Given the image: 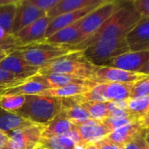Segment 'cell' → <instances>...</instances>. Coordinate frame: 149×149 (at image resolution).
I'll use <instances>...</instances> for the list:
<instances>
[{
  "mask_svg": "<svg viewBox=\"0 0 149 149\" xmlns=\"http://www.w3.org/2000/svg\"><path fill=\"white\" fill-rule=\"evenodd\" d=\"M141 18V17L133 6L132 1L121 2L115 12L85 41L75 46L68 47L75 51H82L100 40L123 38L136 25Z\"/></svg>",
  "mask_w": 149,
  "mask_h": 149,
  "instance_id": "cell-1",
  "label": "cell"
},
{
  "mask_svg": "<svg viewBox=\"0 0 149 149\" xmlns=\"http://www.w3.org/2000/svg\"><path fill=\"white\" fill-rule=\"evenodd\" d=\"M61 110V99L41 95H26L24 105L15 113L34 124L45 125Z\"/></svg>",
  "mask_w": 149,
  "mask_h": 149,
  "instance_id": "cell-2",
  "label": "cell"
},
{
  "mask_svg": "<svg viewBox=\"0 0 149 149\" xmlns=\"http://www.w3.org/2000/svg\"><path fill=\"white\" fill-rule=\"evenodd\" d=\"M96 68L97 66L85 58L82 51H75L41 67L38 74L60 73L91 81Z\"/></svg>",
  "mask_w": 149,
  "mask_h": 149,
  "instance_id": "cell-3",
  "label": "cell"
},
{
  "mask_svg": "<svg viewBox=\"0 0 149 149\" xmlns=\"http://www.w3.org/2000/svg\"><path fill=\"white\" fill-rule=\"evenodd\" d=\"M75 52L68 46H58L46 43H36L14 49L11 52L29 64L39 68L45 66L53 60Z\"/></svg>",
  "mask_w": 149,
  "mask_h": 149,
  "instance_id": "cell-4",
  "label": "cell"
},
{
  "mask_svg": "<svg viewBox=\"0 0 149 149\" xmlns=\"http://www.w3.org/2000/svg\"><path fill=\"white\" fill-rule=\"evenodd\" d=\"M128 52L125 37L100 40L82 50L85 58L97 67L104 66L111 58Z\"/></svg>",
  "mask_w": 149,
  "mask_h": 149,
  "instance_id": "cell-5",
  "label": "cell"
},
{
  "mask_svg": "<svg viewBox=\"0 0 149 149\" xmlns=\"http://www.w3.org/2000/svg\"><path fill=\"white\" fill-rule=\"evenodd\" d=\"M120 4L121 2L119 1L105 0L100 5L84 17L81 20L79 27V38L77 45L85 41L92 33L97 31L100 26L115 12Z\"/></svg>",
  "mask_w": 149,
  "mask_h": 149,
  "instance_id": "cell-6",
  "label": "cell"
},
{
  "mask_svg": "<svg viewBox=\"0 0 149 149\" xmlns=\"http://www.w3.org/2000/svg\"><path fill=\"white\" fill-rule=\"evenodd\" d=\"M149 51L128 52L108 60L104 66L148 75Z\"/></svg>",
  "mask_w": 149,
  "mask_h": 149,
  "instance_id": "cell-7",
  "label": "cell"
},
{
  "mask_svg": "<svg viewBox=\"0 0 149 149\" xmlns=\"http://www.w3.org/2000/svg\"><path fill=\"white\" fill-rule=\"evenodd\" d=\"M45 125L33 124L7 134L8 146L12 149H34L42 138Z\"/></svg>",
  "mask_w": 149,
  "mask_h": 149,
  "instance_id": "cell-8",
  "label": "cell"
},
{
  "mask_svg": "<svg viewBox=\"0 0 149 149\" xmlns=\"http://www.w3.org/2000/svg\"><path fill=\"white\" fill-rule=\"evenodd\" d=\"M147 77H148V75H145L138 72H127L110 66H100L96 68L91 81L96 84H103V83L133 84Z\"/></svg>",
  "mask_w": 149,
  "mask_h": 149,
  "instance_id": "cell-9",
  "label": "cell"
},
{
  "mask_svg": "<svg viewBox=\"0 0 149 149\" xmlns=\"http://www.w3.org/2000/svg\"><path fill=\"white\" fill-rule=\"evenodd\" d=\"M50 22L51 19L44 16L13 35L16 38L17 47L41 43L45 39V34Z\"/></svg>",
  "mask_w": 149,
  "mask_h": 149,
  "instance_id": "cell-10",
  "label": "cell"
},
{
  "mask_svg": "<svg viewBox=\"0 0 149 149\" xmlns=\"http://www.w3.org/2000/svg\"><path fill=\"white\" fill-rule=\"evenodd\" d=\"M44 16H45V12L28 3L26 0H17L12 22L11 34L15 35L17 32Z\"/></svg>",
  "mask_w": 149,
  "mask_h": 149,
  "instance_id": "cell-11",
  "label": "cell"
},
{
  "mask_svg": "<svg viewBox=\"0 0 149 149\" xmlns=\"http://www.w3.org/2000/svg\"><path fill=\"white\" fill-rule=\"evenodd\" d=\"M74 127L77 130L84 146L93 145L107 137L112 133L110 128L107 127L103 121L91 119L84 123L74 125Z\"/></svg>",
  "mask_w": 149,
  "mask_h": 149,
  "instance_id": "cell-12",
  "label": "cell"
},
{
  "mask_svg": "<svg viewBox=\"0 0 149 149\" xmlns=\"http://www.w3.org/2000/svg\"><path fill=\"white\" fill-rule=\"evenodd\" d=\"M129 52L149 51V17H141L125 36Z\"/></svg>",
  "mask_w": 149,
  "mask_h": 149,
  "instance_id": "cell-13",
  "label": "cell"
},
{
  "mask_svg": "<svg viewBox=\"0 0 149 149\" xmlns=\"http://www.w3.org/2000/svg\"><path fill=\"white\" fill-rule=\"evenodd\" d=\"M0 68L21 79H29L38 74L40 69L13 53H10L0 61Z\"/></svg>",
  "mask_w": 149,
  "mask_h": 149,
  "instance_id": "cell-14",
  "label": "cell"
},
{
  "mask_svg": "<svg viewBox=\"0 0 149 149\" xmlns=\"http://www.w3.org/2000/svg\"><path fill=\"white\" fill-rule=\"evenodd\" d=\"M100 4L93 5V6H89V7H86L83 9L74 10L72 12L65 13V14H62V15L52 19L48 24L47 29H46V31L45 34V39L49 38L50 36H52V34H54L58 31H59V30L75 23L76 21L83 18L84 17H86L87 14H89L91 11H93L95 8H97Z\"/></svg>",
  "mask_w": 149,
  "mask_h": 149,
  "instance_id": "cell-15",
  "label": "cell"
},
{
  "mask_svg": "<svg viewBox=\"0 0 149 149\" xmlns=\"http://www.w3.org/2000/svg\"><path fill=\"white\" fill-rule=\"evenodd\" d=\"M81 19L75 23L58 31L49 38L44 39L41 43H46L49 45L58 46H74L79 38V27Z\"/></svg>",
  "mask_w": 149,
  "mask_h": 149,
  "instance_id": "cell-16",
  "label": "cell"
},
{
  "mask_svg": "<svg viewBox=\"0 0 149 149\" xmlns=\"http://www.w3.org/2000/svg\"><path fill=\"white\" fill-rule=\"evenodd\" d=\"M95 85H96V83L87 80L84 84H70V85L54 88V89H47L45 91L41 92L40 93L37 94V95L57 98V99H61V100L68 99V98H72V97L80 95V94L89 91Z\"/></svg>",
  "mask_w": 149,
  "mask_h": 149,
  "instance_id": "cell-17",
  "label": "cell"
},
{
  "mask_svg": "<svg viewBox=\"0 0 149 149\" xmlns=\"http://www.w3.org/2000/svg\"><path fill=\"white\" fill-rule=\"evenodd\" d=\"M104 1L105 0H58V3L45 13V16L52 20L62 14L93 5H98Z\"/></svg>",
  "mask_w": 149,
  "mask_h": 149,
  "instance_id": "cell-18",
  "label": "cell"
},
{
  "mask_svg": "<svg viewBox=\"0 0 149 149\" xmlns=\"http://www.w3.org/2000/svg\"><path fill=\"white\" fill-rule=\"evenodd\" d=\"M32 80H35L47 89H54L61 86H65L70 84H84L87 80H82L73 76L60 74V73H48V74H36L31 77Z\"/></svg>",
  "mask_w": 149,
  "mask_h": 149,
  "instance_id": "cell-19",
  "label": "cell"
},
{
  "mask_svg": "<svg viewBox=\"0 0 149 149\" xmlns=\"http://www.w3.org/2000/svg\"><path fill=\"white\" fill-rule=\"evenodd\" d=\"M144 128L147 127H145L140 121L132 122L116 130H113L107 136V138L116 144L120 148L122 149L127 142L133 140Z\"/></svg>",
  "mask_w": 149,
  "mask_h": 149,
  "instance_id": "cell-20",
  "label": "cell"
},
{
  "mask_svg": "<svg viewBox=\"0 0 149 149\" xmlns=\"http://www.w3.org/2000/svg\"><path fill=\"white\" fill-rule=\"evenodd\" d=\"M74 125L65 118L62 112H60L51 121L45 125L42 133V138L49 139L64 135L71 131Z\"/></svg>",
  "mask_w": 149,
  "mask_h": 149,
  "instance_id": "cell-21",
  "label": "cell"
},
{
  "mask_svg": "<svg viewBox=\"0 0 149 149\" xmlns=\"http://www.w3.org/2000/svg\"><path fill=\"white\" fill-rule=\"evenodd\" d=\"M62 110L65 118L73 125H79L90 120L88 113L72 98L62 99Z\"/></svg>",
  "mask_w": 149,
  "mask_h": 149,
  "instance_id": "cell-22",
  "label": "cell"
},
{
  "mask_svg": "<svg viewBox=\"0 0 149 149\" xmlns=\"http://www.w3.org/2000/svg\"><path fill=\"white\" fill-rule=\"evenodd\" d=\"M133 84L103 83L99 85L107 101H122L127 100L130 98V92Z\"/></svg>",
  "mask_w": 149,
  "mask_h": 149,
  "instance_id": "cell-23",
  "label": "cell"
},
{
  "mask_svg": "<svg viewBox=\"0 0 149 149\" xmlns=\"http://www.w3.org/2000/svg\"><path fill=\"white\" fill-rule=\"evenodd\" d=\"M34 123L17 115L15 113L7 112L0 107V131L4 134H8L9 133L33 125Z\"/></svg>",
  "mask_w": 149,
  "mask_h": 149,
  "instance_id": "cell-24",
  "label": "cell"
},
{
  "mask_svg": "<svg viewBox=\"0 0 149 149\" xmlns=\"http://www.w3.org/2000/svg\"><path fill=\"white\" fill-rule=\"evenodd\" d=\"M45 90L47 88L45 86L29 78L23 83L8 88L3 95H37Z\"/></svg>",
  "mask_w": 149,
  "mask_h": 149,
  "instance_id": "cell-25",
  "label": "cell"
},
{
  "mask_svg": "<svg viewBox=\"0 0 149 149\" xmlns=\"http://www.w3.org/2000/svg\"><path fill=\"white\" fill-rule=\"evenodd\" d=\"M17 0H0V27L11 34L12 22Z\"/></svg>",
  "mask_w": 149,
  "mask_h": 149,
  "instance_id": "cell-26",
  "label": "cell"
},
{
  "mask_svg": "<svg viewBox=\"0 0 149 149\" xmlns=\"http://www.w3.org/2000/svg\"><path fill=\"white\" fill-rule=\"evenodd\" d=\"M38 145L47 149H84L66 134L49 139L41 138Z\"/></svg>",
  "mask_w": 149,
  "mask_h": 149,
  "instance_id": "cell-27",
  "label": "cell"
},
{
  "mask_svg": "<svg viewBox=\"0 0 149 149\" xmlns=\"http://www.w3.org/2000/svg\"><path fill=\"white\" fill-rule=\"evenodd\" d=\"M79 105L88 113L91 120L104 121L109 116L107 101H86Z\"/></svg>",
  "mask_w": 149,
  "mask_h": 149,
  "instance_id": "cell-28",
  "label": "cell"
},
{
  "mask_svg": "<svg viewBox=\"0 0 149 149\" xmlns=\"http://www.w3.org/2000/svg\"><path fill=\"white\" fill-rule=\"evenodd\" d=\"M148 108L149 96L128 99L127 100V113L137 118L142 119L145 116L148 115Z\"/></svg>",
  "mask_w": 149,
  "mask_h": 149,
  "instance_id": "cell-29",
  "label": "cell"
},
{
  "mask_svg": "<svg viewBox=\"0 0 149 149\" xmlns=\"http://www.w3.org/2000/svg\"><path fill=\"white\" fill-rule=\"evenodd\" d=\"M25 95H2L0 107L7 112H17L24 103Z\"/></svg>",
  "mask_w": 149,
  "mask_h": 149,
  "instance_id": "cell-30",
  "label": "cell"
},
{
  "mask_svg": "<svg viewBox=\"0 0 149 149\" xmlns=\"http://www.w3.org/2000/svg\"><path fill=\"white\" fill-rule=\"evenodd\" d=\"M122 149H149L148 128L142 129L133 140L127 142Z\"/></svg>",
  "mask_w": 149,
  "mask_h": 149,
  "instance_id": "cell-31",
  "label": "cell"
},
{
  "mask_svg": "<svg viewBox=\"0 0 149 149\" xmlns=\"http://www.w3.org/2000/svg\"><path fill=\"white\" fill-rule=\"evenodd\" d=\"M17 47V45L15 37L0 27V52L9 55Z\"/></svg>",
  "mask_w": 149,
  "mask_h": 149,
  "instance_id": "cell-32",
  "label": "cell"
},
{
  "mask_svg": "<svg viewBox=\"0 0 149 149\" xmlns=\"http://www.w3.org/2000/svg\"><path fill=\"white\" fill-rule=\"evenodd\" d=\"M149 96V78L147 77L141 80H139L132 85L130 98H139Z\"/></svg>",
  "mask_w": 149,
  "mask_h": 149,
  "instance_id": "cell-33",
  "label": "cell"
},
{
  "mask_svg": "<svg viewBox=\"0 0 149 149\" xmlns=\"http://www.w3.org/2000/svg\"><path fill=\"white\" fill-rule=\"evenodd\" d=\"M107 109L109 115H121L127 113V100L107 101Z\"/></svg>",
  "mask_w": 149,
  "mask_h": 149,
  "instance_id": "cell-34",
  "label": "cell"
},
{
  "mask_svg": "<svg viewBox=\"0 0 149 149\" xmlns=\"http://www.w3.org/2000/svg\"><path fill=\"white\" fill-rule=\"evenodd\" d=\"M27 79H21L10 72H8L3 69L0 68V85H5V84H14V85H19L25 81Z\"/></svg>",
  "mask_w": 149,
  "mask_h": 149,
  "instance_id": "cell-35",
  "label": "cell"
},
{
  "mask_svg": "<svg viewBox=\"0 0 149 149\" xmlns=\"http://www.w3.org/2000/svg\"><path fill=\"white\" fill-rule=\"evenodd\" d=\"M28 3L33 5L34 7L39 9L44 12L50 10L54 5H56L58 0H26Z\"/></svg>",
  "mask_w": 149,
  "mask_h": 149,
  "instance_id": "cell-36",
  "label": "cell"
},
{
  "mask_svg": "<svg viewBox=\"0 0 149 149\" xmlns=\"http://www.w3.org/2000/svg\"><path fill=\"white\" fill-rule=\"evenodd\" d=\"M132 3L141 17H149V0H134Z\"/></svg>",
  "mask_w": 149,
  "mask_h": 149,
  "instance_id": "cell-37",
  "label": "cell"
},
{
  "mask_svg": "<svg viewBox=\"0 0 149 149\" xmlns=\"http://www.w3.org/2000/svg\"><path fill=\"white\" fill-rule=\"evenodd\" d=\"M94 145L97 149H121L116 144H114L113 141H111L107 137L100 140V141L93 144Z\"/></svg>",
  "mask_w": 149,
  "mask_h": 149,
  "instance_id": "cell-38",
  "label": "cell"
},
{
  "mask_svg": "<svg viewBox=\"0 0 149 149\" xmlns=\"http://www.w3.org/2000/svg\"><path fill=\"white\" fill-rule=\"evenodd\" d=\"M8 141L9 140H8L7 135L0 131V149H2L8 145Z\"/></svg>",
  "mask_w": 149,
  "mask_h": 149,
  "instance_id": "cell-39",
  "label": "cell"
},
{
  "mask_svg": "<svg viewBox=\"0 0 149 149\" xmlns=\"http://www.w3.org/2000/svg\"><path fill=\"white\" fill-rule=\"evenodd\" d=\"M17 85H14V84H5V85H0V97L2 95H3L4 92L8 89V88H10V87H13V86H16Z\"/></svg>",
  "mask_w": 149,
  "mask_h": 149,
  "instance_id": "cell-40",
  "label": "cell"
},
{
  "mask_svg": "<svg viewBox=\"0 0 149 149\" xmlns=\"http://www.w3.org/2000/svg\"><path fill=\"white\" fill-rule=\"evenodd\" d=\"M84 149H97V148L94 145H86Z\"/></svg>",
  "mask_w": 149,
  "mask_h": 149,
  "instance_id": "cell-41",
  "label": "cell"
},
{
  "mask_svg": "<svg viewBox=\"0 0 149 149\" xmlns=\"http://www.w3.org/2000/svg\"><path fill=\"white\" fill-rule=\"evenodd\" d=\"M6 56H7V54H5V53H3V52H0V61H1L3 58H4Z\"/></svg>",
  "mask_w": 149,
  "mask_h": 149,
  "instance_id": "cell-42",
  "label": "cell"
},
{
  "mask_svg": "<svg viewBox=\"0 0 149 149\" xmlns=\"http://www.w3.org/2000/svg\"><path fill=\"white\" fill-rule=\"evenodd\" d=\"M34 149H47V148H44V147H42V146H40V145H38L36 148Z\"/></svg>",
  "mask_w": 149,
  "mask_h": 149,
  "instance_id": "cell-43",
  "label": "cell"
},
{
  "mask_svg": "<svg viewBox=\"0 0 149 149\" xmlns=\"http://www.w3.org/2000/svg\"><path fill=\"white\" fill-rule=\"evenodd\" d=\"M2 149H12V148H10V147H9V146L7 145L6 147H4V148H2Z\"/></svg>",
  "mask_w": 149,
  "mask_h": 149,
  "instance_id": "cell-44",
  "label": "cell"
}]
</instances>
